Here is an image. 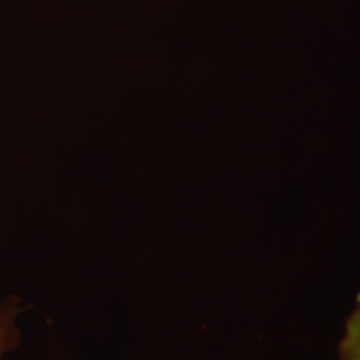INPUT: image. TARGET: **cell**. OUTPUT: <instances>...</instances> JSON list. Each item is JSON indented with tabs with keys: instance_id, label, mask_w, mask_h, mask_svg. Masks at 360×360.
<instances>
[{
	"instance_id": "obj_1",
	"label": "cell",
	"mask_w": 360,
	"mask_h": 360,
	"mask_svg": "<svg viewBox=\"0 0 360 360\" xmlns=\"http://www.w3.org/2000/svg\"><path fill=\"white\" fill-rule=\"evenodd\" d=\"M337 360H360V290L345 319L344 332L337 349Z\"/></svg>"
},
{
	"instance_id": "obj_2",
	"label": "cell",
	"mask_w": 360,
	"mask_h": 360,
	"mask_svg": "<svg viewBox=\"0 0 360 360\" xmlns=\"http://www.w3.org/2000/svg\"><path fill=\"white\" fill-rule=\"evenodd\" d=\"M20 309L15 300H6L0 304V360L17 347L20 340V332L17 327V317Z\"/></svg>"
}]
</instances>
